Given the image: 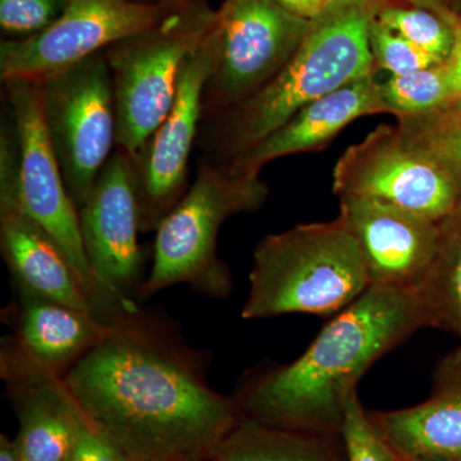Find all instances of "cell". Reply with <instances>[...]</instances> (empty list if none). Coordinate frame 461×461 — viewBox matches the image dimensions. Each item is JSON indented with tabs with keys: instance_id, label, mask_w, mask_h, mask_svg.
I'll list each match as a JSON object with an SVG mask.
<instances>
[{
	"instance_id": "8fae6325",
	"label": "cell",
	"mask_w": 461,
	"mask_h": 461,
	"mask_svg": "<svg viewBox=\"0 0 461 461\" xmlns=\"http://www.w3.org/2000/svg\"><path fill=\"white\" fill-rule=\"evenodd\" d=\"M182 5L160 0H69L63 14L44 32L2 41L0 78L3 83H41L115 42L156 26Z\"/></svg>"
},
{
	"instance_id": "4316f807",
	"label": "cell",
	"mask_w": 461,
	"mask_h": 461,
	"mask_svg": "<svg viewBox=\"0 0 461 461\" xmlns=\"http://www.w3.org/2000/svg\"><path fill=\"white\" fill-rule=\"evenodd\" d=\"M69 0H0V26L8 39L44 32L63 14Z\"/></svg>"
},
{
	"instance_id": "e575fe53",
	"label": "cell",
	"mask_w": 461,
	"mask_h": 461,
	"mask_svg": "<svg viewBox=\"0 0 461 461\" xmlns=\"http://www.w3.org/2000/svg\"><path fill=\"white\" fill-rule=\"evenodd\" d=\"M66 461H71V459H69V456H68V457H67V460H66Z\"/></svg>"
},
{
	"instance_id": "d6a6232c",
	"label": "cell",
	"mask_w": 461,
	"mask_h": 461,
	"mask_svg": "<svg viewBox=\"0 0 461 461\" xmlns=\"http://www.w3.org/2000/svg\"><path fill=\"white\" fill-rule=\"evenodd\" d=\"M160 2L176 3V5H182V3L193 2V0H160Z\"/></svg>"
},
{
	"instance_id": "ffe728a7",
	"label": "cell",
	"mask_w": 461,
	"mask_h": 461,
	"mask_svg": "<svg viewBox=\"0 0 461 461\" xmlns=\"http://www.w3.org/2000/svg\"><path fill=\"white\" fill-rule=\"evenodd\" d=\"M329 433L266 426L242 417L212 461H339Z\"/></svg>"
},
{
	"instance_id": "52a82bcc",
	"label": "cell",
	"mask_w": 461,
	"mask_h": 461,
	"mask_svg": "<svg viewBox=\"0 0 461 461\" xmlns=\"http://www.w3.org/2000/svg\"><path fill=\"white\" fill-rule=\"evenodd\" d=\"M39 85L50 144L78 209L113 153L117 136L113 78L104 51Z\"/></svg>"
},
{
	"instance_id": "9c48e42d",
	"label": "cell",
	"mask_w": 461,
	"mask_h": 461,
	"mask_svg": "<svg viewBox=\"0 0 461 461\" xmlns=\"http://www.w3.org/2000/svg\"><path fill=\"white\" fill-rule=\"evenodd\" d=\"M217 12L221 51L203 96V122L262 90L290 62L312 26L276 0H224Z\"/></svg>"
},
{
	"instance_id": "6da1fadb",
	"label": "cell",
	"mask_w": 461,
	"mask_h": 461,
	"mask_svg": "<svg viewBox=\"0 0 461 461\" xmlns=\"http://www.w3.org/2000/svg\"><path fill=\"white\" fill-rule=\"evenodd\" d=\"M206 362L139 309L118 314L63 379L91 426L130 461H198L242 418L233 397L209 386Z\"/></svg>"
},
{
	"instance_id": "30bf717a",
	"label": "cell",
	"mask_w": 461,
	"mask_h": 461,
	"mask_svg": "<svg viewBox=\"0 0 461 461\" xmlns=\"http://www.w3.org/2000/svg\"><path fill=\"white\" fill-rule=\"evenodd\" d=\"M333 191L339 199L369 200L437 223L461 204L451 176L399 127L387 124L342 154L333 171Z\"/></svg>"
},
{
	"instance_id": "836d02e7",
	"label": "cell",
	"mask_w": 461,
	"mask_h": 461,
	"mask_svg": "<svg viewBox=\"0 0 461 461\" xmlns=\"http://www.w3.org/2000/svg\"><path fill=\"white\" fill-rule=\"evenodd\" d=\"M198 461H211V459L198 460Z\"/></svg>"
},
{
	"instance_id": "603a6c76",
	"label": "cell",
	"mask_w": 461,
	"mask_h": 461,
	"mask_svg": "<svg viewBox=\"0 0 461 461\" xmlns=\"http://www.w3.org/2000/svg\"><path fill=\"white\" fill-rule=\"evenodd\" d=\"M400 131L451 176L461 194V100L397 120Z\"/></svg>"
},
{
	"instance_id": "277c9868",
	"label": "cell",
	"mask_w": 461,
	"mask_h": 461,
	"mask_svg": "<svg viewBox=\"0 0 461 461\" xmlns=\"http://www.w3.org/2000/svg\"><path fill=\"white\" fill-rule=\"evenodd\" d=\"M244 320L330 317L372 286L362 250L341 217L267 236L253 257Z\"/></svg>"
},
{
	"instance_id": "ac0fdd59",
	"label": "cell",
	"mask_w": 461,
	"mask_h": 461,
	"mask_svg": "<svg viewBox=\"0 0 461 461\" xmlns=\"http://www.w3.org/2000/svg\"><path fill=\"white\" fill-rule=\"evenodd\" d=\"M379 113H386L379 83L375 75L366 76L309 103L226 168L238 175H260L272 160L320 150L357 118Z\"/></svg>"
},
{
	"instance_id": "cb8c5ba5",
	"label": "cell",
	"mask_w": 461,
	"mask_h": 461,
	"mask_svg": "<svg viewBox=\"0 0 461 461\" xmlns=\"http://www.w3.org/2000/svg\"><path fill=\"white\" fill-rule=\"evenodd\" d=\"M375 20L441 62H445L453 50L455 23L429 9L412 5L399 7L381 2Z\"/></svg>"
},
{
	"instance_id": "ba28073f",
	"label": "cell",
	"mask_w": 461,
	"mask_h": 461,
	"mask_svg": "<svg viewBox=\"0 0 461 461\" xmlns=\"http://www.w3.org/2000/svg\"><path fill=\"white\" fill-rule=\"evenodd\" d=\"M8 113L18 149V195L32 220L47 230L75 267L105 321L122 306L103 290L85 253L78 209L67 190L42 118L41 85L5 81Z\"/></svg>"
},
{
	"instance_id": "7c38bea8",
	"label": "cell",
	"mask_w": 461,
	"mask_h": 461,
	"mask_svg": "<svg viewBox=\"0 0 461 461\" xmlns=\"http://www.w3.org/2000/svg\"><path fill=\"white\" fill-rule=\"evenodd\" d=\"M220 51L217 18L212 32L184 67L171 111L131 157L142 233L157 230L189 189L190 157L203 122V96Z\"/></svg>"
},
{
	"instance_id": "d4e9b609",
	"label": "cell",
	"mask_w": 461,
	"mask_h": 461,
	"mask_svg": "<svg viewBox=\"0 0 461 461\" xmlns=\"http://www.w3.org/2000/svg\"><path fill=\"white\" fill-rule=\"evenodd\" d=\"M369 45L375 72L384 69L391 76L406 75L444 63L382 25L375 16L369 29Z\"/></svg>"
},
{
	"instance_id": "5bb4252c",
	"label": "cell",
	"mask_w": 461,
	"mask_h": 461,
	"mask_svg": "<svg viewBox=\"0 0 461 461\" xmlns=\"http://www.w3.org/2000/svg\"><path fill=\"white\" fill-rule=\"evenodd\" d=\"M0 249L17 286L105 321L62 249L21 204L17 139L9 114L0 130Z\"/></svg>"
},
{
	"instance_id": "484cf974",
	"label": "cell",
	"mask_w": 461,
	"mask_h": 461,
	"mask_svg": "<svg viewBox=\"0 0 461 461\" xmlns=\"http://www.w3.org/2000/svg\"><path fill=\"white\" fill-rule=\"evenodd\" d=\"M341 437L348 461H402L373 426L357 391L346 402Z\"/></svg>"
},
{
	"instance_id": "d6986e66",
	"label": "cell",
	"mask_w": 461,
	"mask_h": 461,
	"mask_svg": "<svg viewBox=\"0 0 461 461\" xmlns=\"http://www.w3.org/2000/svg\"><path fill=\"white\" fill-rule=\"evenodd\" d=\"M16 291L14 336L5 344L47 371L65 377L111 330V323L90 312L36 295L17 285Z\"/></svg>"
},
{
	"instance_id": "7402d4cb",
	"label": "cell",
	"mask_w": 461,
	"mask_h": 461,
	"mask_svg": "<svg viewBox=\"0 0 461 461\" xmlns=\"http://www.w3.org/2000/svg\"><path fill=\"white\" fill-rule=\"evenodd\" d=\"M379 89L386 113L397 120L429 113L457 100L446 60L411 74L391 76Z\"/></svg>"
},
{
	"instance_id": "f1b7e54d",
	"label": "cell",
	"mask_w": 461,
	"mask_h": 461,
	"mask_svg": "<svg viewBox=\"0 0 461 461\" xmlns=\"http://www.w3.org/2000/svg\"><path fill=\"white\" fill-rule=\"evenodd\" d=\"M282 7L286 8L291 14L305 18L308 21H314L326 14L333 5H338L339 0H276Z\"/></svg>"
},
{
	"instance_id": "83f0119b",
	"label": "cell",
	"mask_w": 461,
	"mask_h": 461,
	"mask_svg": "<svg viewBox=\"0 0 461 461\" xmlns=\"http://www.w3.org/2000/svg\"><path fill=\"white\" fill-rule=\"evenodd\" d=\"M71 461H130L126 455L99 432L89 421L85 420L74 448L69 454Z\"/></svg>"
},
{
	"instance_id": "1f68e13d",
	"label": "cell",
	"mask_w": 461,
	"mask_h": 461,
	"mask_svg": "<svg viewBox=\"0 0 461 461\" xmlns=\"http://www.w3.org/2000/svg\"><path fill=\"white\" fill-rule=\"evenodd\" d=\"M0 461H23L16 439L0 436Z\"/></svg>"
},
{
	"instance_id": "e0dca14e",
	"label": "cell",
	"mask_w": 461,
	"mask_h": 461,
	"mask_svg": "<svg viewBox=\"0 0 461 461\" xmlns=\"http://www.w3.org/2000/svg\"><path fill=\"white\" fill-rule=\"evenodd\" d=\"M426 402L368 411L379 435L402 461H461V346L437 366Z\"/></svg>"
},
{
	"instance_id": "2e32d148",
	"label": "cell",
	"mask_w": 461,
	"mask_h": 461,
	"mask_svg": "<svg viewBox=\"0 0 461 461\" xmlns=\"http://www.w3.org/2000/svg\"><path fill=\"white\" fill-rule=\"evenodd\" d=\"M0 373L20 423L14 439L23 461H66L86 418L65 379L5 344Z\"/></svg>"
},
{
	"instance_id": "4fadbf2b",
	"label": "cell",
	"mask_w": 461,
	"mask_h": 461,
	"mask_svg": "<svg viewBox=\"0 0 461 461\" xmlns=\"http://www.w3.org/2000/svg\"><path fill=\"white\" fill-rule=\"evenodd\" d=\"M81 238L91 271L103 290L129 312L144 285L140 208L132 158L115 148L89 198L78 208Z\"/></svg>"
},
{
	"instance_id": "3957f363",
	"label": "cell",
	"mask_w": 461,
	"mask_h": 461,
	"mask_svg": "<svg viewBox=\"0 0 461 461\" xmlns=\"http://www.w3.org/2000/svg\"><path fill=\"white\" fill-rule=\"evenodd\" d=\"M381 0H339L312 21L304 41L256 95L200 126L199 159L227 167L309 103L375 75L369 29Z\"/></svg>"
},
{
	"instance_id": "44dd1931",
	"label": "cell",
	"mask_w": 461,
	"mask_h": 461,
	"mask_svg": "<svg viewBox=\"0 0 461 461\" xmlns=\"http://www.w3.org/2000/svg\"><path fill=\"white\" fill-rule=\"evenodd\" d=\"M439 229L435 260L420 291L430 327L454 333L461 341V204Z\"/></svg>"
},
{
	"instance_id": "8992f818",
	"label": "cell",
	"mask_w": 461,
	"mask_h": 461,
	"mask_svg": "<svg viewBox=\"0 0 461 461\" xmlns=\"http://www.w3.org/2000/svg\"><path fill=\"white\" fill-rule=\"evenodd\" d=\"M203 0L104 50L113 78L115 148L133 157L171 111L184 67L217 23Z\"/></svg>"
},
{
	"instance_id": "5b68a950",
	"label": "cell",
	"mask_w": 461,
	"mask_h": 461,
	"mask_svg": "<svg viewBox=\"0 0 461 461\" xmlns=\"http://www.w3.org/2000/svg\"><path fill=\"white\" fill-rule=\"evenodd\" d=\"M268 194L260 175H238L199 159L195 180L158 226L153 264L139 296L178 284L211 299L229 296L233 284L218 257L220 230L233 215L259 211Z\"/></svg>"
},
{
	"instance_id": "9a60e30c",
	"label": "cell",
	"mask_w": 461,
	"mask_h": 461,
	"mask_svg": "<svg viewBox=\"0 0 461 461\" xmlns=\"http://www.w3.org/2000/svg\"><path fill=\"white\" fill-rule=\"evenodd\" d=\"M339 215L359 244L372 286L420 287L438 249L439 223L354 198L339 199Z\"/></svg>"
},
{
	"instance_id": "f546056e",
	"label": "cell",
	"mask_w": 461,
	"mask_h": 461,
	"mask_svg": "<svg viewBox=\"0 0 461 461\" xmlns=\"http://www.w3.org/2000/svg\"><path fill=\"white\" fill-rule=\"evenodd\" d=\"M454 29V47L450 56L446 59V65H447L448 71H450L457 100H461V16L456 18Z\"/></svg>"
},
{
	"instance_id": "4dcf8cb0",
	"label": "cell",
	"mask_w": 461,
	"mask_h": 461,
	"mask_svg": "<svg viewBox=\"0 0 461 461\" xmlns=\"http://www.w3.org/2000/svg\"><path fill=\"white\" fill-rule=\"evenodd\" d=\"M402 2L412 5V7L429 9L450 23H456L457 17H455L450 9L446 7L445 0H402Z\"/></svg>"
},
{
	"instance_id": "7a4b0ae2",
	"label": "cell",
	"mask_w": 461,
	"mask_h": 461,
	"mask_svg": "<svg viewBox=\"0 0 461 461\" xmlns=\"http://www.w3.org/2000/svg\"><path fill=\"white\" fill-rule=\"evenodd\" d=\"M427 327L420 288L371 286L333 315L296 360L245 379L233 399L242 417L266 426L341 433L346 402L366 372Z\"/></svg>"
}]
</instances>
